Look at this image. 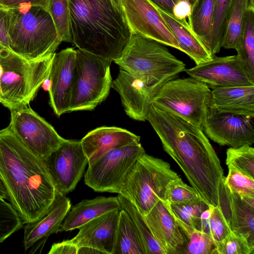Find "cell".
Wrapping results in <instances>:
<instances>
[{
	"mask_svg": "<svg viewBox=\"0 0 254 254\" xmlns=\"http://www.w3.org/2000/svg\"><path fill=\"white\" fill-rule=\"evenodd\" d=\"M44 161L57 191L64 195L75 189L88 163L79 140L66 139Z\"/></svg>",
	"mask_w": 254,
	"mask_h": 254,
	"instance_id": "4fadbf2b",
	"label": "cell"
},
{
	"mask_svg": "<svg viewBox=\"0 0 254 254\" xmlns=\"http://www.w3.org/2000/svg\"><path fill=\"white\" fill-rule=\"evenodd\" d=\"M114 5L120 12L123 13L122 5V0H111ZM124 14V13H123Z\"/></svg>",
	"mask_w": 254,
	"mask_h": 254,
	"instance_id": "c3c4849f",
	"label": "cell"
},
{
	"mask_svg": "<svg viewBox=\"0 0 254 254\" xmlns=\"http://www.w3.org/2000/svg\"><path fill=\"white\" fill-rule=\"evenodd\" d=\"M6 9L10 50L30 61L53 56L63 41L47 8L22 4Z\"/></svg>",
	"mask_w": 254,
	"mask_h": 254,
	"instance_id": "277c9868",
	"label": "cell"
},
{
	"mask_svg": "<svg viewBox=\"0 0 254 254\" xmlns=\"http://www.w3.org/2000/svg\"><path fill=\"white\" fill-rule=\"evenodd\" d=\"M10 16L6 8L0 6V45L9 49Z\"/></svg>",
	"mask_w": 254,
	"mask_h": 254,
	"instance_id": "60d3db41",
	"label": "cell"
},
{
	"mask_svg": "<svg viewBox=\"0 0 254 254\" xmlns=\"http://www.w3.org/2000/svg\"><path fill=\"white\" fill-rule=\"evenodd\" d=\"M0 176L23 224L44 216L57 194L44 160L32 153L9 127L0 130Z\"/></svg>",
	"mask_w": 254,
	"mask_h": 254,
	"instance_id": "7a4b0ae2",
	"label": "cell"
},
{
	"mask_svg": "<svg viewBox=\"0 0 254 254\" xmlns=\"http://www.w3.org/2000/svg\"><path fill=\"white\" fill-rule=\"evenodd\" d=\"M155 5L179 43L182 52L192 59L196 65L213 58L202 42L192 31L187 19L178 18Z\"/></svg>",
	"mask_w": 254,
	"mask_h": 254,
	"instance_id": "d4e9b609",
	"label": "cell"
},
{
	"mask_svg": "<svg viewBox=\"0 0 254 254\" xmlns=\"http://www.w3.org/2000/svg\"><path fill=\"white\" fill-rule=\"evenodd\" d=\"M140 140L139 136L126 129L115 127L96 128L88 132L80 140L88 165L112 149Z\"/></svg>",
	"mask_w": 254,
	"mask_h": 254,
	"instance_id": "7402d4cb",
	"label": "cell"
},
{
	"mask_svg": "<svg viewBox=\"0 0 254 254\" xmlns=\"http://www.w3.org/2000/svg\"><path fill=\"white\" fill-rule=\"evenodd\" d=\"M53 56L30 61L0 45V103L10 110L29 105L49 77Z\"/></svg>",
	"mask_w": 254,
	"mask_h": 254,
	"instance_id": "8992f818",
	"label": "cell"
},
{
	"mask_svg": "<svg viewBox=\"0 0 254 254\" xmlns=\"http://www.w3.org/2000/svg\"><path fill=\"white\" fill-rule=\"evenodd\" d=\"M111 87L119 93L125 111L129 117L138 121L147 120L153 95L143 81L120 68Z\"/></svg>",
	"mask_w": 254,
	"mask_h": 254,
	"instance_id": "ffe728a7",
	"label": "cell"
},
{
	"mask_svg": "<svg viewBox=\"0 0 254 254\" xmlns=\"http://www.w3.org/2000/svg\"><path fill=\"white\" fill-rule=\"evenodd\" d=\"M120 210L109 212L90 221L80 227L77 234L69 241L78 248L90 247L102 254H112Z\"/></svg>",
	"mask_w": 254,
	"mask_h": 254,
	"instance_id": "d6986e66",
	"label": "cell"
},
{
	"mask_svg": "<svg viewBox=\"0 0 254 254\" xmlns=\"http://www.w3.org/2000/svg\"><path fill=\"white\" fill-rule=\"evenodd\" d=\"M72 43L110 62L120 56L131 32L111 0H68Z\"/></svg>",
	"mask_w": 254,
	"mask_h": 254,
	"instance_id": "3957f363",
	"label": "cell"
},
{
	"mask_svg": "<svg viewBox=\"0 0 254 254\" xmlns=\"http://www.w3.org/2000/svg\"><path fill=\"white\" fill-rule=\"evenodd\" d=\"M171 208L179 219L189 225L199 230L200 217L208 205L204 201L194 204H170Z\"/></svg>",
	"mask_w": 254,
	"mask_h": 254,
	"instance_id": "ab89813d",
	"label": "cell"
},
{
	"mask_svg": "<svg viewBox=\"0 0 254 254\" xmlns=\"http://www.w3.org/2000/svg\"><path fill=\"white\" fill-rule=\"evenodd\" d=\"M165 199L170 204L179 205L204 201L197 191L192 186L185 183L180 177L168 184L165 192Z\"/></svg>",
	"mask_w": 254,
	"mask_h": 254,
	"instance_id": "e575fe53",
	"label": "cell"
},
{
	"mask_svg": "<svg viewBox=\"0 0 254 254\" xmlns=\"http://www.w3.org/2000/svg\"><path fill=\"white\" fill-rule=\"evenodd\" d=\"M47 1L48 0H0V6L10 8L22 4H30L47 8Z\"/></svg>",
	"mask_w": 254,
	"mask_h": 254,
	"instance_id": "7bdbcfd3",
	"label": "cell"
},
{
	"mask_svg": "<svg viewBox=\"0 0 254 254\" xmlns=\"http://www.w3.org/2000/svg\"><path fill=\"white\" fill-rule=\"evenodd\" d=\"M214 0H196L191 6L188 17V22L190 28L205 47L211 32Z\"/></svg>",
	"mask_w": 254,
	"mask_h": 254,
	"instance_id": "83f0119b",
	"label": "cell"
},
{
	"mask_svg": "<svg viewBox=\"0 0 254 254\" xmlns=\"http://www.w3.org/2000/svg\"><path fill=\"white\" fill-rule=\"evenodd\" d=\"M254 248L243 236L232 231L215 245L214 254H254Z\"/></svg>",
	"mask_w": 254,
	"mask_h": 254,
	"instance_id": "f35d334b",
	"label": "cell"
},
{
	"mask_svg": "<svg viewBox=\"0 0 254 254\" xmlns=\"http://www.w3.org/2000/svg\"><path fill=\"white\" fill-rule=\"evenodd\" d=\"M223 180L218 206L231 230L244 237L254 248V197L241 196L231 192Z\"/></svg>",
	"mask_w": 254,
	"mask_h": 254,
	"instance_id": "e0dca14e",
	"label": "cell"
},
{
	"mask_svg": "<svg viewBox=\"0 0 254 254\" xmlns=\"http://www.w3.org/2000/svg\"><path fill=\"white\" fill-rule=\"evenodd\" d=\"M121 209L117 196H99L91 199H83L70 208L60 227L59 232L79 229L103 214Z\"/></svg>",
	"mask_w": 254,
	"mask_h": 254,
	"instance_id": "603a6c76",
	"label": "cell"
},
{
	"mask_svg": "<svg viewBox=\"0 0 254 254\" xmlns=\"http://www.w3.org/2000/svg\"><path fill=\"white\" fill-rule=\"evenodd\" d=\"M143 216L153 236L167 254L180 253L185 240L174 218L170 204L166 200H159Z\"/></svg>",
	"mask_w": 254,
	"mask_h": 254,
	"instance_id": "ac0fdd59",
	"label": "cell"
},
{
	"mask_svg": "<svg viewBox=\"0 0 254 254\" xmlns=\"http://www.w3.org/2000/svg\"><path fill=\"white\" fill-rule=\"evenodd\" d=\"M253 116L220 112L210 107L201 128L212 140L220 145L239 147L254 143Z\"/></svg>",
	"mask_w": 254,
	"mask_h": 254,
	"instance_id": "7c38bea8",
	"label": "cell"
},
{
	"mask_svg": "<svg viewBox=\"0 0 254 254\" xmlns=\"http://www.w3.org/2000/svg\"><path fill=\"white\" fill-rule=\"evenodd\" d=\"M23 221L11 203L0 197V243L23 227Z\"/></svg>",
	"mask_w": 254,
	"mask_h": 254,
	"instance_id": "8d00e7d4",
	"label": "cell"
},
{
	"mask_svg": "<svg viewBox=\"0 0 254 254\" xmlns=\"http://www.w3.org/2000/svg\"><path fill=\"white\" fill-rule=\"evenodd\" d=\"M145 153L140 141L108 151L88 165L85 184L96 192L119 194L136 161Z\"/></svg>",
	"mask_w": 254,
	"mask_h": 254,
	"instance_id": "30bf717a",
	"label": "cell"
},
{
	"mask_svg": "<svg viewBox=\"0 0 254 254\" xmlns=\"http://www.w3.org/2000/svg\"><path fill=\"white\" fill-rule=\"evenodd\" d=\"M179 177L168 162L145 153L136 161L119 194L145 215L159 200H166L167 186Z\"/></svg>",
	"mask_w": 254,
	"mask_h": 254,
	"instance_id": "52a82bcc",
	"label": "cell"
},
{
	"mask_svg": "<svg viewBox=\"0 0 254 254\" xmlns=\"http://www.w3.org/2000/svg\"><path fill=\"white\" fill-rule=\"evenodd\" d=\"M172 212L186 243L185 253L214 254L215 245L210 236L185 223L176 216L172 210Z\"/></svg>",
	"mask_w": 254,
	"mask_h": 254,
	"instance_id": "d6a6232c",
	"label": "cell"
},
{
	"mask_svg": "<svg viewBox=\"0 0 254 254\" xmlns=\"http://www.w3.org/2000/svg\"><path fill=\"white\" fill-rule=\"evenodd\" d=\"M191 10V5L185 0L180 1L173 9V14L180 19L188 18Z\"/></svg>",
	"mask_w": 254,
	"mask_h": 254,
	"instance_id": "ee69618b",
	"label": "cell"
},
{
	"mask_svg": "<svg viewBox=\"0 0 254 254\" xmlns=\"http://www.w3.org/2000/svg\"><path fill=\"white\" fill-rule=\"evenodd\" d=\"M250 5H254V0H233L222 47L236 51L239 48L247 12Z\"/></svg>",
	"mask_w": 254,
	"mask_h": 254,
	"instance_id": "4316f807",
	"label": "cell"
},
{
	"mask_svg": "<svg viewBox=\"0 0 254 254\" xmlns=\"http://www.w3.org/2000/svg\"><path fill=\"white\" fill-rule=\"evenodd\" d=\"M226 164L254 179V148L250 145L229 148L226 151Z\"/></svg>",
	"mask_w": 254,
	"mask_h": 254,
	"instance_id": "d590c367",
	"label": "cell"
},
{
	"mask_svg": "<svg viewBox=\"0 0 254 254\" xmlns=\"http://www.w3.org/2000/svg\"><path fill=\"white\" fill-rule=\"evenodd\" d=\"M78 247L69 240L52 245L48 254H77Z\"/></svg>",
	"mask_w": 254,
	"mask_h": 254,
	"instance_id": "b9f144b4",
	"label": "cell"
},
{
	"mask_svg": "<svg viewBox=\"0 0 254 254\" xmlns=\"http://www.w3.org/2000/svg\"><path fill=\"white\" fill-rule=\"evenodd\" d=\"M147 120L202 200L218 206L223 169L202 128L151 101Z\"/></svg>",
	"mask_w": 254,
	"mask_h": 254,
	"instance_id": "6da1fadb",
	"label": "cell"
},
{
	"mask_svg": "<svg viewBox=\"0 0 254 254\" xmlns=\"http://www.w3.org/2000/svg\"><path fill=\"white\" fill-rule=\"evenodd\" d=\"M102 254L99 251L90 247L78 248L77 254Z\"/></svg>",
	"mask_w": 254,
	"mask_h": 254,
	"instance_id": "7dc6e473",
	"label": "cell"
},
{
	"mask_svg": "<svg viewBox=\"0 0 254 254\" xmlns=\"http://www.w3.org/2000/svg\"><path fill=\"white\" fill-rule=\"evenodd\" d=\"M199 230L210 236L216 245L231 232L230 228L218 206L208 205L201 214Z\"/></svg>",
	"mask_w": 254,
	"mask_h": 254,
	"instance_id": "1f68e13d",
	"label": "cell"
},
{
	"mask_svg": "<svg viewBox=\"0 0 254 254\" xmlns=\"http://www.w3.org/2000/svg\"><path fill=\"white\" fill-rule=\"evenodd\" d=\"M0 197L9 200V196L6 187L0 176Z\"/></svg>",
	"mask_w": 254,
	"mask_h": 254,
	"instance_id": "bcb514c9",
	"label": "cell"
},
{
	"mask_svg": "<svg viewBox=\"0 0 254 254\" xmlns=\"http://www.w3.org/2000/svg\"><path fill=\"white\" fill-rule=\"evenodd\" d=\"M125 19L132 33L182 52L177 40L149 0H122Z\"/></svg>",
	"mask_w": 254,
	"mask_h": 254,
	"instance_id": "5bb4252c",
	"label": "cell"
},
{
	"mask_svg": "<svg viewBox=\"0 0 254 254\" xmlns=\"http://www.w3.org/2000/svg\"><path fill=\"white\" fill-rule=\"evenodd\" d=\"M237 55L247 73L254 81V5L247 12Z\"/></svg>",
	"mask_w": 254,
	"mask_h": 254,
	"instance_id": "4dcf8cb0",
	"label": "cell"
},
{
	"mask_svg": "<svg viewBox=\"0 0 254 254\" xmlns=\"http://www.w3.org/2000/svg\"><path fill=\"white\" fill-rule=\"evenodd\" d=\"M111 63L87 52L76 50L68 112L93 110L106 99L112 82Z\"/></svg>",
	"mask_w": 254,
	"mask_h": 254,
	"instance_id": "ba28073f",
	"label": "cell"
},
{
	"mask_svg": "<svg viewBox=\"0 0 254 254\" xmlns=\"http://www.w3.org/2000/svg\"><path fill=\"white\" fill-rule=\"evenodd\" d=\"M76 50L67 48L52 57L48 78L50 104L60 117L69 111L73 88Z\"/></svg>",
	"mask_w": 254,
	"mask_h": 254,
	"instance_id": "2e32d148",
	"label": "cell"
},
{
	"mask_svg": "<svg viewBox=\"0 0 254 254\" xmlns=\"http://www.w3.org/2000/svg\"><path fill=\"white\" fill-rule=\"evenodd\" d=\"M190 77L207 85L210 89L254 85L237 55L213 57L211 60L186 69Z\"/></svg>",
	"mask_w": 254,
	"mask_h": 254,
	"instance_id": "9a60e30c",
	"label": "cell"
},
{
	"mask_svg": "<svg viewBox=\"0 0 254 254\" xmlns=\"http://www.w3.org/2000/svg\"><path fill=\"white\" fill-rule=\"evenodd\" d=\"M210 107L220 112L254 117V85L212 89Z\"/></svg>",
	"mask_w": 254,
	"mask_h": 254,
	"instance_id": "cb8c5ba5",
	"label": "cell"
},
{
	"mask_svg": "<svg viewBox=\"0 0 254 254\" xmlns=\"http://www.w3.org/2000/svg\"><path fill=\"white\" fill-rule=\"evenodd\" d=\"M112 254H146L132 219L123 209L120 211Z\"/></svg>",
	"mask_w": 254,
	"mask_h": 254,
	"instance_id": "484cf974",
	"label": "cell"
},
{
	"mask_svg": "<svg viewBox=\"0 0 254 254\" xmlns=\"http://www.w3.org/2000/svg\"><path fill=\"white\" fill-rule=\"evenodd\" d=\"M10 128L35 156L45 160L66 140L44 119L25 105L10 110Z\"/></svg>",
	"mask_w": 254,
	"mask_h": 254,
	"instance_id": "8fae6325",
	"label": "cell"
},
{
	"mask_svg": "<svg viewBox=\"0 0 254 254\" xmlns=\"http://www.w3.org/2000/svg\"><path fill=\"white\" fill-rule=\"evenodd\" d=\"M117 197L121 208L125 210L132 219L144 245L146 254H167L153 236L143 216L136 207L122 195L119 194Z\"/></svg>",
	"mask_w": 254,
	"mask_h": 254,
	"instance_id": "f546056e",
	"label": "cell"
},
{
	"mask_svg": "<svg viewBox=\"0 0 254 254\" xmlns=\"http://www.w3.org/2000/svg\"><path fill=\"white\" fill-rule=\"evenodd\" d=\"M46 8L62 41L72 43L68 0H48Z\"/></svg>",
	"mask_w": 254,
	"mask_h": 254,
	"instance_id": "836d02e7",
	"label": "cell"
},
{
	"mask_svg": "<svg viewBox=\"0 0 254 254\" xmlns=\"http://www.w3.org/2000/svg\"><path fill=\"white\" fill-rule=\"evenodd\" d=\"M114 62L143 81L153 97L164 84L186 69L184 62L160 43L132 33Z\"/></svg>",
	"mask_w": 254,
	"mask_h": 254,
	"instance_id": "5b68a950",
	"label": "cell"
},
{
	"mask_svg": "<svg viewBox=\"0 0 254 254\" xmlns=\"http://www.w3.org/2000/svg\"><path fill=\"white\" fill-rule=\"evenodd\" d=\"M233 0H215L211 32L206 48L213 57L222 48Z\"/></svg>",
	"mask_w": 254,
	"mask_h": 254,
	"instance_id": "f1b7e54d",
	"label": "cell"
},
{
	"mask_svg": "<svg viewBox=\"0 0 254 254\" xmlns=\"http://www.w3.org/2000/svg\"><path fill=\"white\" fill-rule=\"evenodd\" d=\"M152 3L166 11L167 12L172 14L174 7L180 1L183 0H149Z\"/></svg>",
	"mask_w": 254,
	"mask_h": 254,
	"instance_id": "f6af8a7d",
	"label": "cell"
},
{
	"mask_svg": "<svg viewBox=\"0 0 254 254\" xmlns=\"http://www.w3.org/2000/svg\"><path fill=\"white\" fill-rule=\"evenodd\" d=\"M228 173L224 183L232 192L241 196L254 197V179L233 167L228 166Z\"/></svg>",
	"mask_w": 254,
	"mask_h": 254,
	"instance_id": "74e56055",
	"label": "cell"
},
{
	"mask_svg": "<svg viewBox=\"0 0 254 254\" xmlns=\"http://www.w3.org/2000/svg\"><path fill=\"white\" fill-rule=\"evenodd\" d=\"M151 102L192 124L201 126L211 104V90L192 77L173 78L164 84Z\"/></svg>",
	"mask_w": 254,
	"mask_h": 254,
	"instance_id": "9c48e42d",
	"label": "cell"
},
{
	"mask_svg": "<svg viewBox=\"0 0 254 254\" xmlns=\"http://www.w3.org/2000/svg\"><path fill=\"white\" fill-rule=\"evenodd\" d=\"M186 0L188 2H189L191 6L196 0Z\"/></svg>",
	"mask_w": 254,
	"mask_h": 254,
	"instance_id": "681fc988",
	"label": "cell"
},
{
	"mask_svg": "<svg viewBox=\"0 0 254 254\" xmlns=\"http://www.w3.org/2000/svg\"><path fill=\"white\" fill-rule=\"evenodd\" d=\"M71 208L68 197L57 191L56 198L46 214L36 222L24 227L25 251L37 244L35 251L43 246L48 237L59 232L60 227Z\"/></svg>",
	"mask_w": 254,
	"mask_h": 254,
	"instance_id": "44dd1931",
	"label": "cell"
}]
</instances>
